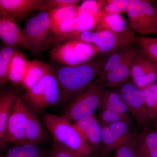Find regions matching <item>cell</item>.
I'll use <instances>...</instances> for the list:
<instances>
[{"label": "cell", "mask_w": 157, "mask_h": 157, "mask_svg": "<svg viewBox=\"0 0 157 157\" xmlns=\"http://www.w3.org/2000/svg\"><path fill=\"white\" fill-rule=\"evenodd\" d=\"M109 55L101 53L82 64L52 68L60 90V103H69L92 83L101 73Z\"/></svg>", "instance_id": "1"}, {"label": "cell", "mask_w": 157, "mask_h": 157, "mask_svg": "<svg viewBox=\"0 0 157 157\" xmlns=\"http://www.w3.org/2000/svg\"><path fill=\"white\" fill-rule=\"evenodd\" d=\"M44 125L55 142L84 155H92V150L74 128L73 124L62 116L46 113L43 116Z\"/></svg>", "instance_id": "2"}, {"label": "cell", "mask_w": 157, "mask_h": 157, "mask_svg": "<svg viewBox=\"0 0 157 157\" xmlns=\"http://www.w3.org/2000/svg\"><path fill=\"white\" fill-rule=\"evenodd\" d=\"M101 53L94 44L75 39H69L56 44L49 55L54 62L64 67H74L85 63Z\"/></svg>", "instance_id": "3"}, {"label": "cell", "mask_w": 157, "mask_h": 157, "mask_svg": "<svg viewBox=\"0 0 157 157\" xmlns=\"http://www.w3.org/2000/svg\"><path fill=\"white\" fill-rule=\"evenodd\" d=\"M105 89L103 83L96 79L68 103L62 116L73 123L94 115L98 110Z\"/></svg>", "instance_id": "4"}, {"label": "cell", "mask_w": 157, "mask_h": 157, "mask_svg": "<svg viewBox=\"0 0 157 157\" xmlns=\"http://www.w3.org/2000/svg\"><path fill=\"white\" fill-rule=\"evenodd\" d=\"M60 90L52 68L41 81L26 90L22 97L25 104L34 111H40L60 103Z\"/></svg>", "instance_id": "5"}, {"label": "cell", "mask_w": 157, "mask_h": 157, "mask_svg": "<svg viewBox=\"0 0 157 157\" xmlns=\"http://www.w3.org/2000/svg\"><path fill=\"white\" fill-rule=\"evenodd\" d=\"M136 35L132 29L123 33H116L101 30L96 32L85 31L70 39H75L95 45L101 53L110 55L118 49L135 43Z\"/></svg>", "instance_id": "6"}, {"label": "cell", "mask_w": 157, "mask_h": 157, "mask_svg": "<svg viewBox=\"0 0 157 157\" xmlns=\"http://www.w3.org/2000/svg\"><path fill=\"white\" fill-rule=\"evenodd\" d=\"M129 25L133 31L142 35L157 34L156 8L148 1L126 0Z\"/></svg>", "instance_id": "7"}, {"label": "cell", "mask_w": 157, "mask_h": 157, "mask_svg": "<svg viewBox=\"0 0 157 157\" xmlns=\"http://www.w3.org/2000/svg\"><path fill=\"white\" fill-rule=\"evenodd\" d=\"M117 88L140 130L149 127L150 122L151 119L147 107L143 90L130 80Z\"/></svg>", "instance_id": "8"}, {"label": "cell", "mask_w": 157, "mask_h": 157, "mask_svg": "<svg viewBox=\"0 0 157 157\" xmlns=\"http://www.w3.org/2000/svg\"><path fill=\"white\" fill-rule=\"evenodd\" d=\"M22 30L35 53L43 51L51 41L49 35L52 32V23L48 11H40L31 17Z\"/></svg>", "instance_id": "9"}, {"label": "cell", "mask_w": 157, "mask_h": 157, "mask_svg": "<svg viewBox=\"0 0 157 157\" xmlns=\"http://www.w3.org/2000/svg\"><path fill=\"white\" fill-rule=\"evenodd\" d=\"M29 108L20 97L12 107L6 124V134L1 149L6 147L8 143L16 144H25V128Z\"/></svg>", "instance_id": "10"}, {"label": "cell", "mask_w": 157, "mask_h": 157, "mask_svg": "<svg viewBox=\"0 0 157 157\" xmlns=\"http://www.w3.org/2000/svg\"><path fill=\"white\" fill-rule=\"evenodd\" d=\"M132 121H121L101 126L100 155L107 156L118 147L132 139L135 134L131 130Z\"/></svg>", "instance_id": "11"}, {"label": "cell", "mask_w": 157, "mask_h": 157, "mask_svg": "<svg viewBox=\"0 0 157 157\" xmlns=\"http://www.w3.org/2000/svg\"><path fill=\"white\" fill-rule=\"evenodd\" d=\"M105 13L102 11L94 15H79L63 23L53 33L56 36L55 41L59 43L82 32L95 29Z\"/></svg>", "instance_id": "12"}, {"label": "cell", "mask_w": 157, "mask_h": 157, "mask_svg": "<svg viewBox=\"0 0 157 157\" xmlns=\"http://www.w3.org/2000/svg\"><path fill=\"white\" fill-rule=\"evenodd\" d=\"M130 78L141 89L155 82L157 80V64L147 58L139 51L132 60Z\"/></svg>", "instance_id": "13"}, {"label": "cell", "mask_w": 157, "mask_h": 157, "mask_svg": "<svg viewBox=\"0 0 157 157\" xmlns=\"http://www.w3.org/2000/svg\"><path fill=\"white\" fill-rule=\"evenodd\" d=\"M46 10L43 0H0V11L16 22L23 20L34 11Z\"/></svg>", "instance_id": "14"}, {"label": "cell", "mask_w": 157, "mask_h": 157, "mask_svg": "<svg viewBox=\"0 0 157 157\" xmlns=\"http://www.w3.org/2000/svg\"><path fill=\"white\" fill-rule=\"evenodd\" d=\"M0 38L5 45L17 48L21 47L34 52L26 39L22 29L14 20L0 11Z\"/></svg>", "instance_id": "15"}, {"label": "cell", "mask_w": 157, "mask_h": 157, "mask_svg": "<svg viewBox=\"0 0 157 157\" xmlns=\"http://www.w3.org/2000/svg\"><path fill=\"white\" fill-rule=\"evenodd\" d=\"M73 124L81 137L91 147L93 155L100 156L101 126L98 117L94 114Z\"/></svg>", "instance_id": "16"}, {"label": "cell", "mask_w": 157, "mask_h": 157, "mask_svg": "<svg viewBox=\"0 0 157 157\" xmlns=\"http://www.w3.org/2000/svg\"><path fill=\"white\" fill-rule=\"evenodd\" d=\"M136 157H157V132L148 127L133 138Z\"/></svg>", "instance_id": "17"}, {"label": "cell", "mask_w": 157, "mask_h": 157, "mask_svg": "<svg viewBox=\"0 0 157 157\" xmlns=\"http://www.w3.org/2000/svg\"><path fill=\"white\" fill-rule=\"evenodd\" d=\"M139 52L137 49L134 51L116 67L108 72L102 80H99L105 89L116 88L129 80L132 60Z\"/></svg>", "instance_id": "18"}, {"label": "cell", "mask_w": 157, "mask_h": 157, "mask_svg": "<svg viewBox=\"0 0 157 157\" xmlns=\"http://www.w3.org/2000/svg\"><path fill=\"white\" fill-rule=\"evenodd\" d=\"M26 143L39 145L49 139L47 130L37 117L35 111L29 108L25 128Z\"/></svg>", "instance_id": "19"}, {"label": "cell", "mask_w": 157, "mask_h": 157, "mask_svg": "<svg viewBox=\"0 0 157 157\" xmlns=\"http://www.w3.org/2000/svg\"><path fill=\"white\" fill-rule=\"evenodd\" d=\"M105 108L111 109L121 114L132 117L128 107L117 88L106 89L104 90L98 110Z\"/></svg>", "instance_id": "20"}, {"label": "cell", "mask_w": 157, "mask_h": 157, "mask_svg": "<svg viewBox=\"0 0 157 157\" xmlns=\"http://www.w3.org/2000/svg\"><path fill=\"white\" fill-rule=\"evenodd\" d=\"M52 69L50 66L40 61L28 60L26 71L21 85L26 90L31 88L41 81Z\"/></svg>", "instance_id": "21"}, {"label": "cell", "mask_w": 157, "mask_h": 157, "mask_svg": "<svg viewBox=\"0 0 157 157\" xmlns=\"http://www.w3.org/2000/svg\"><path fill=\"white\" fill-rule=\"evenodd\" d=\"M20 96L16 91H6L0 96V144L5 138L6 124L10 112Z\"/></svg>", "instance_id": "22"}, {"label": "cell", "mask_w": 157, "mask_h": 157, "mask_svg": "<svg viewBox=\"0 0 157 157\" xmlns=\"http://www.w3.org/2000/svg\"><path fill=\"white\" fill-rule=\"evenodd\" d=\"M28 62V60L23 54L15 51L8 69L9 81L15 85L22 84L27 67Z\"/></svg>", "instance_id": "23"}, {"label": "cell", "mask_w": 157, "mask_h": 157, "mask_svg": "<svg viewBox=\"0 0 157 157\" xmlns=\"http://www.w3.org/2000/svg\"><path fill=\"white\" fill-rule=\"evenodd\" d=\"M130 29L126 21L120 14L105 13L96 27L97 30H105L116 33L126 32Z\"/></svg>", "instance_id": "24"}, {"label": "cell", "mask_w": 157, "mask_h": 157, "mask_svg": "<svg viewBox=\"0 0 157 157\" xmlns=\"http://www.w3.org/2000/svg\"><path fill=\"white\" fill-rule=\"evenodd\" d=\"M78 5L48 10L52 23V33L62 24L78 16Z\"/></svg>", "instance_id": "25"}, {"label": "cell", "mask_w": 157, "mask_h": 157, "mask_svg": "<svg viewBox=\"0 0 157 157\" xmlns=\"http://www.w3.org/2000/svg\"><path fill=\"white\" fill-rule=\"evenodd\" d=\"M38 145L25 143L16 144L10 147L6 154L1 157H48Z\"/></svg>", "instance_id": "26"}, {"label": "cell", "mask_w": 157, "mask_h": 157, "mask_svg": "<svg viewBox=\"0 0 157 157\" xmlns=\"http://www.w3.org/2000/svg\"><path fill=\"white\" fill-rule=\"evenodd\" d=\"M135 50L136 49L132 45H131L120 48L109 55L105 62L103 70L97 79L102 80L108 72L116 67Z\"/></svg>", "instance_id": "27"}, {"label": "cell", "mask_w": 157, "mask_h": 157, "mask_svg": "<svg viewBox=\"0 0 157 157\" xmlns=\"http://www.w3.org/2000/svg\"><path fill=\"white\" fill-rule=\"evenodd\" d=\"M135 42L139 45L142 54L151 62L157 64V38L136 36Z\"/></svg>", "instance_id": "28"}, {"label": "cell", "mask_w": 157, "mask_h": 157, "mask_svg": "<svg viewBox=\"0 0 157 157\" xmlns=\"http://www.w3.org/2000/svg\"><path fill=\"white\" fill-rule=\"evenodd\" d=\"M16 48L5 45L1 48L0 51V84L5 85L9 80L8 71L9 64L16 51Z\"/></svg>", "instance_id": "29"}, {"label": "cell", "mask_w": 157, "mask_h": 157, "mask_svg": "<svg viewBox=\"0 0 157 157\" xmlns=\"http://www.w3.org/2000/svg\"><path fill=\"white\" fill-rule=\"evenodd\" d=\"M145 103L151 119L157 117V83L154 82L142 89Z\"/></svg>", "instance_id": "30"}, {"label": "cell", "mask_w": 157, "mask_h": 157, "mask_svg": "<svg viewBox=\"0 0 157 157\" xmlns=\"http://www.w3.org/2000/svg\"><path fill=\"white\" fill-rule=\"evenodd\" d=\"M98 111V118L101 126L110 124L121 121H132V117L121 114L111 109L105 108Z\"/></svg>", "instance_id": "31"}, {"label": "cell", "mask_w": 157, "mask_h": 157, "mask_svg": "<svg viewBox=\"0 0 157 157\" xmlns=\"http://www.w3.org/2000/svg\"><path fill=\"white\" fill-rule=\"evenodd\" d=\"M107 4V1L86 0L82 1L78 6V16L82 14L94 15L103 11Z\"/></svg>", "instance_id": "32"}, {"label": "cell", "mask_w": 157, "mask_h": 157, "mask_svg": "<svg viewBox=\"0 0 157 157\" xmlns=\"http://www.w3.org/2000/svg\"><path fill=\"white\" fill-rule=\"evenodd\" d=\"M49 154L52 157H108L93 155H84L55 142L51 147Z\"/></svg>", "instance_id": "33"}, {"label": "cell", "mask_w": 157, "mask_h": 157, "mask_svg": "<svg viewBox=\"0 0 157 157\" xmlns=\"http://www.w3.org/2000/svg\"><path fill=\"white\" fill-rule=\"evenodd\" d=\"M133 138L116 149L113 157H136Z\"/></svg>", "instance_id": "34"}, {"label": "cell", "mask_w": 157, "mask_h": 157, "mask_svg": "<svg viewBox=\"0 0 157 157\" xmlns=\"http://www.w3.org/2000/svg\"><path fill=\"white\" fill-rule=\"evenodd\" d=\"M103 10L107 13H126V0H107V5Z\"/></svg>", "instance_id": "35"}, {"label": "cell", "mask_w": 157, "mask_h": 157, "mask_svg": "<svg viewBox=\"0 0 157 157\" xmlns=\"http://www.w3.org/2000/svg\"><path fill=\"white\" fill-rule=\"evenodd\" d=\"M82 1L79 0H45V4L47 10L68 6H77Z\"/></svg>", "instance_id": "36"}, {"label": "cell", "mask_w": 157, "mask_h": 157, "mask_svg": "<svg viewBox=\"0 0 157 157\" xmlns=\"http://www.w3.org/2000/svg\"><path fill=\"white\" fill-rule=\"evenodd\" d=\"M156 14L157 16V8H156Z\"/></svg>", "instance_id": "37"}, {"label": "cell", "mask_w": 157, "mask_h": 157, "mask_svg": "<svg viewBox=\"0 0 157 157\" xmlns=\"http://www.w3.org/2000/svg\"><path fill=\"white\" fill-rule=\"evenodd\" d=\"M156 132H157V124H156Z\"/></svg>", "instance_id": "38"}, {"label": "cell", "mask_w": 157, "mask_h": 157, "mask_svg": "<svg viewBox=\"0 0 157 157\" xmlns=\"http://www.w3.org/2000/svg\"><path fill=\"white\" fill-rule=\"evenodd\" d=\"M48 157H52L50 155H49V156H48Z\"/></svg>", "instance_id": "39"}, {"label": "cell", "mask_w": 157, "mask_h": 157, "mask_svg": "<svg viewBox=\"0 0 157 157\" xmlns=\"http://www.w3.org/2000/svg\"><path fill=\"white\" fill-rule=\"evenodd\" d=\"M156 119H157V117H156Z\"/></svg>", "instance_id": "40"}]
</instances>
